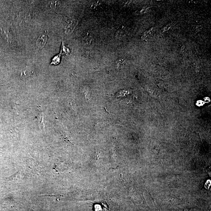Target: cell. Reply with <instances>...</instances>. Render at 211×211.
Masks as SVG:
<instances>
[{
  "label": "cell",
  "mask_w": 211,
  "mask_h": 211,
  "mask_svg": "<svg viewBox=\"0 0 211 211\" xmlns=\"http://www.w3.org/2000/svg\"><path fill=\"white\" fill-rule=\"evenodd\" d=\"M47 36L45 35H41L38 37L36 42V45L39 49H42L44 47L47 42Z\"/></svg>",
  "instance_id": "1"
},
{
  "label": "cell",
  "mask_w": 211,
  "mask_h": 211,
  "mask_svg": "<svg viewBox=\"0 0 211 211\" xmlns=\"http://www.w3.org/2000/svg\"><path fill=\"white\" fill-rule=\"evenodd\" d=\"M43 113L42 111H39V114H38V116H37V118L39 125H41L43 127H44V125L43 122Z\"/></svg>",
  "instance_id": "2"
},
{
  "label": "cell",
  "mask_w": 211,
  "mask_h": 211,
  "mask_svg": "<svg viewBox=\"0 0 211 211\" xmlns=\"http://www.w3.org/2000/svg\"><path fill=\"white\" fill-rule=\"evenodd\" d=\"M211 185V181L210 180H208L207 182H206V184H205V187L206 189H208L209 188L210 186Z\"/></svg>",
  "instance_id": "3"
},
{
  "label": "cell",
  "mask_w": 211,
  "mask_h": 211,
  "mask_svg": "<svg viewBox=\"0 0 211 211\" xmlns=\"http://www.w3.org/2000/svg\"><path fill=\"white\" fill-rule=\"evenodd\" d=\"M204 104V102L203 101H198L197 102V103L196 104L198 106H203Z\"/></svg>",
  "instance_id": "4"
},
{
  "label": "cell",
  "mask_w": 211,
  "mask_h": 211,
  "mask_svg": "<svg viewBox=\"0 0 211 211\" xmlns=\"http://www.w3.org/2000/svg\"><path fill=\"white\" fill-rule=\"evenodd\" d=\"M204 99V101H205L207 102V103H208V102H209L210 101V99L208 97H206Z\"/></svg>",
  "instance_id": "5"
}]
</instances>
